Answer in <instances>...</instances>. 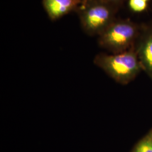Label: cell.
Listing matches in <instances>:
<instances>
[{
  "label": "cell",
  "mask_w": 152,
  "mask_h": 152,
  "mask_svg": "<svg viewBox=\"0 0 152 152\" xmlns=\"http://www.w3.org/2000/svg\"><path fill=\"white\" fill-rule=\"evenodd\" d=\"M94 63L115 81L122 85L129 83L142 71L134 46L118 54L99 53L95 56Z\"/></svg>",
  "instance_id": "6da1fadb"
},
{
  "label": "cell",
  "mask_w": 152,
  "mask_h": 152,
  "mask_svg": "<svg viewBox=\"0 0 152 152\" xmlns=\"http://www.w3.org/2000/svg\"><path fill=\"white\" fill-rule=\"evenodd\" d=\"M141 27L129 19H115L98 36V44L112 54L124 52L134 46Z\"/></svg>",
  "instance_id": "7a4b0ae2"
},
{
  "label": "cell",
  "mask_w": 152,
  "mask_h": 152,
  "mask_svg": "<svg viewBox=\"0 0 152 152\" xmlns=\"http://www.w3.org/2000/svg\"><path fill=\"white\" fill-rule=\"evenodd\" d=\"M118 9L98 0H88L82 2L76 12L83 32L90 36H98L116 19Z\"/></svg>",
  "instance_id": "3957f363"
},
{
  "label": "cell",
  "mask_w": 152,
  "mask_h": 152,
  "mask_svg": "<svg viewBox=\"0 0 152 152\" xmlns=\"http://www.w3.org/2000/svg\"><path fill=\"white\" fill-rule=\"evenodd\" d=\"M134 48L142 71L152 80V24L141 26Z\"/></svg>",
  "instance_id": "277c9868"
},
{
  "label": "cell",
  "mask_w": 152,
  "mask_h": 152,
  "mask_svg": "<svg viewBox=\"0 0 152 152\" xmlns=\"http://www.w3.org/2000/svg\"><path fill=\"white\" fill-rule=\"evenodd\" d=\"M82 3L81 0H42L44 9L53 21L76 11Z\"/></svg>",
  "instance_id": "5b68a950"
},
{
  "label": "cell",
  "mask_w": 152,
  "mask_h": 152,
  "mask_svg": "<svg viewBox=\"0 0 152 152\" xmlns=\"http://www.w3.org/2000/svg\"><path fill=\"white\" fill-rule=\"evenodd\" d=\"M133 152H152V136L151 134L138 142Z\"/></svg>",
  "instance_id": "8992f818"
},
{
  "label": "cell",
  "mask_w": 152,
  "mask_h": 152,
  "mask_svg": "<svg viewBox=\"0 0 152 152\" xmlns=\"http://www.w3.org/2000/svg\"><path fill=\"white\" fill-rule=\"evenodd\" d=\"M128 4L131 10L135 12H141L148 7V2L145 0H129Z\"/></svg>",
  "instance_id": "52a82bcc"
},
{
  "label": "cell",
  "mask_w": 152,
  "mask_h": 152,
  "mask_svg": "<svg viewBox=\"0 0 152 152\" xmlns=\"http://www.w3.org/2000/svg\"><path fill=\"white\" fill-rule=\"evenodd\" d=\"M98 1L119 9L120 6L124 3L125 0H98Z\"/></svg>",
  "instance_id": "ba28073f"
},
{
  "label": "cell",
  "mask_w": 152,
  "mask_h": 152,
  "mask_svg": "<svg viewBox=\"0 0 152 152\" xmlns=\"http://www.w3.org/2000/svg\"><path fill=\"white\" fill-rule=\"evenodd\" d=\"M81 1L82 2H85V1H88V0H81Z\"/></svg>",
  "instance_id": "9c48e42d"
},
{
  "label": "cell",
  "mask_w": 152,
  "mask_h": 152,
  "mask_svg": "<svg viewBox=\"0 0 152 152\" xmlns=\"http://www.w3.org/2000/svg\"><path fill=\"white\" fill-rule=\"evenodd\" d=\"M150 134H151V135H152V132H151V133H150Z\"/></svg>",
  "instance_id": "30bf717a"
},
{
  "label": "cell",
  "mask_w": 152,
  "mask_h": 152,
  "mask_svg": "<svg viewBox=\"0 0 152 152\" xmlns=\"http://www.w3.org/2000/svg\"><path fill=\"white\" fill-rule=\"evenodd\" d=\"M145 1H147V2H148V1H149V0H145Z\"/></svg>",
  "instance_id": "8fae6325"
}]
</instances>
